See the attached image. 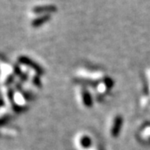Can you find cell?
Wrapping results in <instances>:
<instances>
[{
	"label": "cell",
	"instance_id": "cell-1",
	"mask_svg": "<svg viewBox=\"0 0 150 150\" xmlns=\"http://www.w3.org/2000/svg\"><path fill=\"white\" fill-rule=\"evenodd\" d=\"M57 11V7L54 5H41V6H35L33 8V12L35 14H48L55 13Z\"/></svg>",
	"mask_w": 150,
	"mask_h": 150
},
{
	"label": "cell",
	"instance_id": "cell-2",
	"mask_svg": "<svg viewBox=\"0 0 150 150\" xmlns=\"http://www.w3.org/2000/svg\"><path fill=\"white\" fill-rule=\"evenodd\" d=\"M51 19V16L49 14H45V15H42V16L36 18L35 19H33L32 22V26L33 28H38L42 26L45 23H47Z\"/></svg>",
	"mask_w": 150,
	"mask_h": 150
},
{
	"label": "cell",
	"instance_id": "cell-3",
	"mask_svg": "<svg viewBox=\"0 0 150 150\" xmlns=\"http://www.w3.org/2000/svg\"><path fill=\"white\" fill-rule=\"evenodd\" d=\"M122 123H123V120L120 116L116 117V118L114 119V122L112 126V130H111V134L113 137L118 136V133L120 132L121 127H122Z\"/></svg>",
	"mask_w": 150,
	"mask_h": 150
},
{
	"label": "cell",
	"instance_id": "cell-4",
	"mask_svg": "<svg viewBox=\"0 0 150 150\" xmlns=\"http://www.w3.org/2000/svg\"><path fill=\"white\" fill-rule=\"evenodd\" d=\"M19 61L21 62L22 64H24L28 65V66H29V67H31L32 69H35V71H37V72H39V73H41L42 72V70L40 69V67L39 66H38L37 64H35V63H33L32 60H30L29 59H28L26 57H21L20 59H19Z\"/></svg>",
	"mask_w": 150,
	"mask_h": 150
},
{
	"label": "cell",
	"instance_id": "cell-5",
	"mask_svg": "<svg viewBox=\"0 0 150 150\" xmlns=\"http://www.w3.org/2000/svg\"><path fill=\"white\" fill-rule=\"evenodd\" d=\"M79 144L82 148L87 149L91 145V139H89L88 136H83L79 140Z\"/></svg>",
	"mask_w": 150,
	"mask_h": 150
},
{
	"label": "cell",
	"instance_id": "cell-6",
	"mask_svg": "<svg viewBox=\"0 0 150 150\" xmlns=\"http://www.w3.org/2000/svg\"><path fill=\"white\" fill-rule=\"evenodd\" d=\"M82 98H83V101L84 103L86 106L88 107H90L92 105V100H91V96L90 94L88 93V92H83V94H82Z\"/></svg>",
	"mask_w": 150,
	"mask_h": 150
}]
</instances>
